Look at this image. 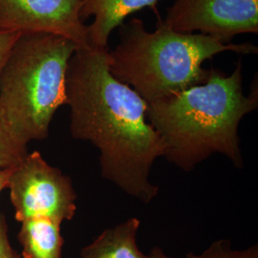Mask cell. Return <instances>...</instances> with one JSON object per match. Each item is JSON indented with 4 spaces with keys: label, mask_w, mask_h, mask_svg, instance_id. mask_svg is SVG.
Returning a JSON list of instances; mask_svg holds the SVG:
<instances>
[{
    "label": "cell",
    "mask_w": 258,
    "mask_h": 258,
    "mask_svg": "<svg viewBox=\"0 0 258 258\" xmlns=\"http://www.w3.org/2000/svg\"><path fill=\"white\" fill-rule=\"evenodd\" d=\"M108 49L77 48L65 81L70 133L100 151L102 176L120 190L150 203L159 188L149 180L164 146L147 119L148 104L111 74Z\"/></svg>",
    "instance_id": "obj_1"
},
{
    "label": "cell",
    "mask_w": 258,
    "mask_h": 258,
    "mask_svg": "<svg viewBox=\"0 0 258 258\" xmlns=\"http://www.w3.org/2000/svg\"><path fill=\"white\" fill-rule=\"evenodd\" d=\"M147 119L162 140L164 157L184 171L214 153L244 167L240 121L258 105L257 83L243 92L242 62L227 76L211 69L207 81L164 99L148 102Z\"/></svg>",
    "instance_id": "obj_2"
},
{
    "label": "cell",
    "mask_w": 258,
    "mask_h": 258,
    "mask_svg": "<svg viewBox=\"0 0 258 258\" xmlns=\"http://www.w3.org/2000/svg\"><path fill=\"white\" fill-rule=\"evenodd\" d=\"M119 35V43L107 51L110 73L147 103L205 83L210 70L203 63L214 55L258 52L250 42L225 43L208 35L184 34L160 25L148 32L140 19L123 23Z\"/></svg>",
    "instance_id": "obj_3"
},
{
    "label": "cell",
    "mask_w": 258,
    "mask_h": 258,
    "mask_svg": "<svg viewBox=\"0 0 258 258\" xmlns=\"http://www.w3.org/2000/svg\"><path fill=\"white\" fill-rule=\"evenodd\" d=\"M78 46L45 33L21 34L0 72V122L28 146L49 136L56 110L66 105L65 81Z\"/></svg>",
    "instance_id": "obj_4"
},
{
    "label": "cell",
    "mask_w": 258,
    "mask_h": 258,
    "mask_svg": "<svg viewBox=\"0 0 258 258\" xmlns=\"http://www.w3.org/2000/svg\"><path fill=\"white\" fill-rule=\"evenodd\" d=\"M18 221L46 217L59 223L71 220L77 210L72 180L43 159L39 151L28 153L14 167L7 184Z\"/></svg>",
    "instance_id": "obj_5"
},
{
    "label": "cell",
    "mask_w": 258,
    "mask_h": 258,
    "mask_svg": "<svg viewBox=\"0 0 258 258\" xmlns=\"http://www.w3.org/2000/svg\"><path fill=\"white\" fill-rule=\"evenodd\" d=\"M158 25L231 43L240 34H257L258 0H176Z\"/></svg>",
    "instance_id": "obj_6"
},
{
    "label": "cell",
    "mask_w": 258,
    "mask_h": 258,
    "mask_svg": "<svg viewBox=\"0 0 258 258\" xmlns=\"http://www.w3.org/2000/svg\"><path fill=\"white\" fill-rule=\"evenodd\" d=\"M83 0H0V31L45 33L89 46L87 25L80 17Z\"/></svg>",
    "instance_id": "obj_7"
},
{
    "label": "cell",
    "mask_w": 258,
    "mask_h": 258,
    "mask_svg": "<svg viewBox=\"0 0 258 258\" xmlns=\"http://www.w3.org/2000/svg\"><path fill=\"white\" fill-rule=\"evenodd\" d=\"M159 0H83L80 12L81 19L93 17L94 21L87 25L89 46L108 49L112 32L123 24L131 14L144 9L156 10Z\"/></svg>",
    "instance_id": "obj_8"
},
{
    "label": "cell",
    "mask_w": 258,
    "mask_h": 258,
    "mask_svg": "<svg viewBox=\"0 0 258 258\" xmlns=\"http://www.w3.org/2000/svg\"><path fill=\"white\" fill-rule=\"evenodd\" d=\"M140 226L138 218L131 217L104 230L81 250V258H148L136 242Z\"/></svg>",
    "instance_id": "obj_9"
},
{
    "label": "cell",
    "mask_w": 258,
    "mask_h": 258,
    "mask_svg": "<svg viewBox=\"0 0 258 258\" xmlns=\"http://www.w3.org/2000/svg\"><path fill=\"white\" fill-rule=\"evenodd\" d=\"M61 223L51 218H30L21 222L18 235L23 258H61L64 240Z\"/></svg>",
    "instance_id": "obj_10"
},
{
    "label": "cell",
    "mask_w": 258,
    "mask_h": 258,
    "mask_svg": "<svg viewBox=\"0 0 258 258\" xmlns=\"http://www.w3.org/2000/svg\"><path fill=\"white\" fill-rule=\"evenodd\" d=\"M27 154V146L13 138L0 122V169L18 166Z\"/></svg>",
    "instance_id": "obj_11"
},
{
    "label": "cell",
    "mask_w": 258,
    "mask_h": 258,
    "mask_svg": "<svg viewBox=\"0 0 258 258\" xmlns=\"http://www.w3.org/2000/svg\"><path fill=\"white\" fill-rule=\"evenodd\" d=\"M185 258H258L257 245L250 246L246 249H233L230 240L214 241L210 247L199 254L189 252Z\"/></svg>",
    "instance_id": "obj_12"
},
{
    "label": "cell",
    "mask_w": 258,
    "mask_h": 258,
    "mask_svg": "<svg viewBox=\"0 0 258 258\" xmlns=\"http://www.w3.org/2000/svg\"><path fill=\"white\" fill-rule=\"evenodd\" d=\"M0 258H20L17 250L11 245L6 218L0 212Z\"/></svg>",
    "instance_id": "obj_13"
},
{
    "label": "cell",
    "mask_w": 258,
    "mask_h": 258,
    "mask_svg": "<svg viewBox=\"0 0 258 258\" xmlns=\"http://www.w3.org/2000/svg\"><path fill=\"white\" fill-rule=\"evenodd\" d=\"M21 33L11 31H0V72L5 64L11 50Z\"/></svg>",
    "instance_id": "obj_14"
},
{
    "label": "cell",
    "mask_w": 258,
    "mask_h": 258,
    "mask_svg": "<svg viewBox=\"0 0 258 258\" xmlns=\"http://www.w3.org/2000/svg\"><path fill=\"white\" fill-rule=\"evenodd\" d=\"M13 169L14 167L0 169V194L5 188H7V184L9 181L10 176L13 172Z\"/></svg>",
    "instance_id": "obj_15"
},
{
    "label": "cell",
    "mask_w": 258,
    "mask_h": 258,
    "mask_svg": "<svg viewBox=\"0 0 258 258\" xmlns=\"http://www.w3.org/2000/svg\"><path fill=\"white\" fill-rule=\"evenodd\" d=\"M148 258H171L167 256L165 251L160 247H154L148 254Z\"/></svg>",
    "instance_id": "obj_16"
}]
</instances>
